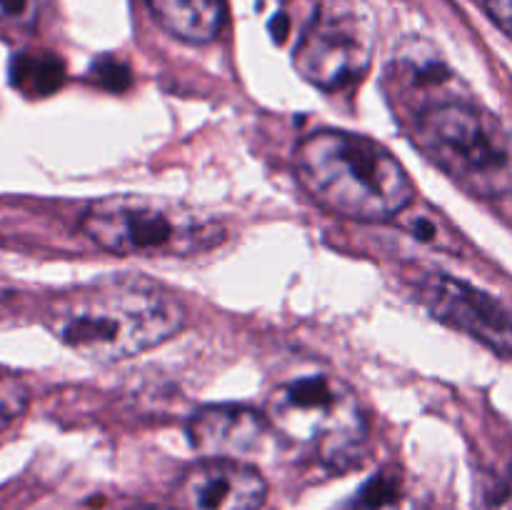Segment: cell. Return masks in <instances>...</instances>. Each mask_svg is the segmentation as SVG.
Listing matches in <instances>:
<instances>
[{"label": "cell", "instance_id": "obj_10", "mask_svg": "<svg viewBox=\"0 0 512 510\" xmlns=\"http://www.w3.org/2000/svg\"><path fill=\"white\" fill-rule=\"evenodd\" d=\"M160 28L190 45H205L225 25V0H148Z\"/></svg>", "mask_w": 512, "mask_h": 510}, {"label": "cell", "instance_id": "obj_1", "mask_svg": "<svg viewBox=\"0 0 512 510\" xmlns=\"http://www.w3.org/2000/svg\"><path fill=\"white\" fill-rule=\"evenodd\" d=\"M188 323L185 303L145 278H105L63 295L50 310L60 343L98 363H118L168 343Z\"/></svg>", "mask_w": 512, "mask_h": 510}, {"label": "cell", "instance_id": "obj_11", "mask_svg": "<svg viewBox=\"0 0 512 510\" xmlns=\"http://www.w3.org/2000/svg\"><path fill=\"white\" fill-rule=\"evenodd\" d=\"M420 485L398 465H388L375 473L343 510H425Z\"/></svg>", "mask_w": 512, "mask_h": 510}, {"label": "cell", "instance_id": "obj_15", "mask_svg": "<svg viewBox=\"0 0 512 510\" xmlns=\"http://www.w3.org/2000/svg\"><path fill=\"white\" fill-rule=\"evenodd\" d=\"M485 8L495 25L512 38V0H485Z\"/></svg>", "mask_w": 512, "mask_h": 510}, {"label": "cell", "instance_id": "obj_2", "mask_svg": "<svg viewBox=\"0 0 512 510\" xmlns=\"http://www.w3.org/2000/svg\"><path fill=\"white\" fill-rule=\"evenodd\" d=\"M295 178L328 213L383 223L415 203L405 165L385 145L350 130H313L295 145Z\"/></svg>", "mask_w": 512, "mask_h": 510}, {"label": "cell", "instance_id": "obj_5", "mask_svg": "<svg viewBox=\"0 0 512 510\" xmlns=\"http://www.w3.org/2000/svg\"><path fill=\"white\" fill-rule=\"evenodd\" d=\"M273 433L330 465H340L363 445L368 418L358 393L325 370L280 383L265 403Z\"/></svg>", "mask_w": 512, "mask_h": 510}, {"label": "cell", "instance_id": "obj_16", "mask_svg": "<svg viewBox=\"0 0 512 510\" xmlns=\"http://www.w3.org/2000/svg\"><path fill=\"white\" fill-rule=\"evenodd\" d=\"M133 510H168V508H153V505H143V508H133Z\"/></svg>", "mask_w": 512, "mask_h": 510}, {"label": "cell", "instance_id": "obj_13", "mask_svg": "<svg viewBox=\"0 0 512 510\" xmlns=\"http://www.w3.org/2000/svg\"><path fill=\"white\" fill-rule=\"evenodd\" d=\"M30 403V390L18 373L0 368V430L8 428L13 420L23 415Z\"/></svg>", "mask_w": 512, "mask_h": 510}, {"label": "cell", "instance_id": "obj_8", "mask_svg": "<svg viewBox=\"0 0 512 510\" xmlns=\"http://www.w3.org/2000/svg\"><path fill=\"white\" fill-rule=\"evenodd\" d=\"M268 483L255 465L233 458H203L175 483V510H260Z\"/></svg>", "mask_w": 512, "mask_h": 510}, {"label": "cell", "instance_id": "obj_9", "mask_svg": "<svg viewBox=\"0 0 512 510\" xmlns=\"http://www.w3.org/2000/svg\"><path fill=\"white\" fill-rule=\"evenodd\" d=\"M273 433L265 413L235 403L205 405L188 420V440L203 458H233L263 448Z\"/></svg>", "mask_w": 512, "mask_h": 510}, {"label": "cell", "instance_id": "obj_7", "mask_svg": "<svg viewBox=\"0 0 512 510\" xmlns=\"http://www.w3.org/2000/svg\"><path fill=\"white\" fill-rule=\"evenodd\" d=\"M415 290L435 320L470 335L498 355H512V315L493 295L445 273L425 275Z\"/></svg>", "mask_w": 512, "mask_h": 510}, {"label": "cell", "instance_id": "obj_6", "mask_svg": "<svg viewBox=\"0 0 512 510\" xmlns=\"http://www.w3.org/2000/svg\"><path fill=\"white\" fill-rule=\"evenodd\" d=\"M373 53V25L358 3L315 0L295 38L293 65L315 88L343 90L363 80Z\"/></svg>", "mask_w": 512, "mask_h": 510}, {"label": "cell", "instance_id": "obj_4", "mask_svg": "<svg viewBox=\"0 0 512 510\" xmlns=\"http://www.w3.org/2000/svg\"><path fill=\"white\" fill-rule=\"evenodd\" d=\"M90 243L120 258H190L225 240L210 215L158 195H110L95 200L80 220Z\"/></svg>", "mask_w": 512, "mask_h": 510}, {"label": "cell", "instance_id": "obj_3", "mask_svg": "<svg viewBox=\"0 0 512 510\" xmlns=\"http://www.w3.org/2000/svg\"><path fill=\"white\" fill-rule=\"evenodd\" d=\"M413 145L460 190L480 200L512 195V133L483 105L440 98L420 108Z\"/></svg>", "mask_w": 512, "mask_h": 510}, {"label": "cell", "instance_id": "obj_12", "mask_svg": "<svg viewBox=\"0 0 512 510\" xmlns=\"http://www.w3.org/2000/svg\"><path fill=\"white\" fill-rule=\"evenodd\" d=\"M10 83L30 98L53 93L63 83V65L50 53H18L10 63Z\"/></svg>", "mask_w": 512, "mask_h": 510}, {"label": "cell", "instance_id": "obj_14", "mask_svg": "<svg viewBox=\"0 0 512 510\" xmlns=\"http://www.w3.org/2000/svg\"><path fill=\"white\" fill-rule=\"evenodd\" d=\"M43 0H0V28L25 33L33 30L40 18Z\"/></svg>", "mask_w": 512, "mask_h": 510}]
</instances>
